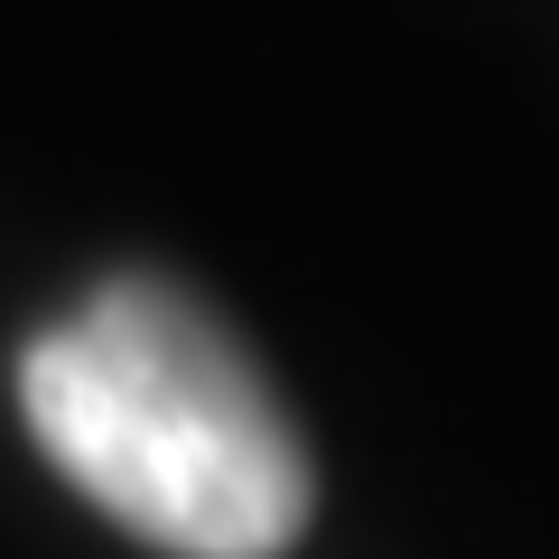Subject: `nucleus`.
I'll use <instances>...</instances> for the list:
<instances>
[{
  "label": "nucleus",
  "mask_w": 559,
  "mask_h": 559,
  "mask_svg": "<svg viewBox=\"0 0 559 559\" xmlns=\"http://www.w3.org/2000/svg\"><path fill=\"white\" fill-rule=\"evenodd\" d=\"M20 419L94 513L168 559H280L318 513L261 364L168 280H103L38 326Z\"/></svg>",
  "instance_id": "1"
}]
</instances>
